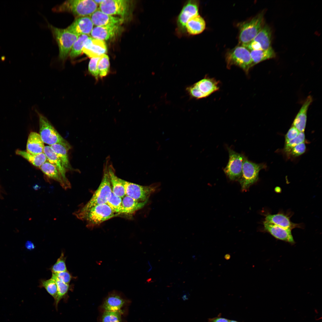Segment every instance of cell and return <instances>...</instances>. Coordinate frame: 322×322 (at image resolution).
<instances>
[{
    "mask_svg": "<svg viewBox=\"0 0 322 322\" xmlns=\"http://www.w3.org/2000/svg\"><path fill=\"white\" fill-rule=\"evenodd\" d=\"M52 278H55L66 284H69L72 279L76 277L73 276L67 270L58 273H52Z\"/></svg>",
    "mask_w": 322,
    "mask_h": 322,
    "instance_id": "obj_40",
    "label": "cell"
},
{
    "mask_svg": "<svg viewBox=\"0 0 322 322\" xmlns=\"http://www.w3.org/2000/svg\"><path fill=\"white\" fill-rule=\"evenodd\" d=\"M39 287L44 288L54 298H56L57 294V286L56 281L52 278L49 279H41L39 281Z\"/></svg>",
    "mask_w": 322,
    "mask_h": 322,
    "instance_id": "obj_34",
    "label": "cell"
},
{
    "mask_svg": "<svg viewBox=\"0 0 322 322\" xmlns=\"http://www.w3.org/2000/svg\"><path fill=\"white\" fill-rule=\"evenodd\" d=\"M89 37L87 35H82L78 37L73 44L69 53L71 59H74L81 54L85 41Z\"/></svg>",
    "mask_w": 322,
    "mask_h": 322,
    "instance_id": "obj_33",
    "label": "cell"
},
{
    "mask_svg": "<svg viewBox=\"0 0 322 322\" xmlns=\"http://www.w3.org/2000/svg\"><path fill=\"white\" fill-rule=\"evenodd\" d=\"M305 136L304 132H300L298 135L294 139L285 143L284 151L289 154L292 149L296 145L305 142Z\"/></svg>",
    "mask_w": 322,
    "mask_h": 322,
    "instance_id": "obj_38",
    "label": "cell"
},
{
    "mask_svg": "<svg viewBox=\"0 0 322 322\" xmlns=\"http://www.w3.org/2000/svg\"><path fill=\"white\" fill-rule=\"evenodd\" d=\"M230 320L221 316V315L219 314L217 317L211 318H209L208 319V322H229Z\"/></svg>",
    "mask_w": 322,
    "mask_h": 322,
    "instance_id": "obj_44",
    "label": "cell"
},
{
    "mask_svg": "<svg viewBox=\"0 0 322 322\" xmlns=\"http://www.w3.org/2000/svg\"><path fill=\"white\" fill-rule=\"evenodd\" d=\"M300 132L294 126H292L285 135V143L296 137Z\"/></svg>",
    "mask_w": 322,
    "mask_h": 322,
    "instance_id": "obj_43",
    "label": "cell"
},
{
    "mask_svg": "<svg viewBox=\"0 0 322 322\" xmlns=\"http://www.w3.org/2000/svg\"><path fill=\"white\" fill-rule=\"evenodd\" d=\"M264 167V164L252 162L245 157L243 165L242 175L238 180L242 191H247L251 185L257 181L259 171Z\"/></svg>",
    "mask_w": 322,
    "mask_h": 322,
    "instance_id": "obj_10",
    "label": "cell"
},
{
    "mask_svg": "<svg viewBox=\"0 0 322 322\" xmlns=\"http://www.w3.org/2000/svg\"><path fill=\"white\" fill-rule=\"evenodd\" d=\"M56 281L57 286V294L55 300V308L58 309V304L61 299H65L68 296L69 290L72 289L71 285L64 283L55 278H52Z\"/></svg>",
    "mask_w": 322,
    "mask_h": 322,
    "instance_id": "obj_32",
    "label": "cell"
},
{
    "mask_svg": "<svg viewBox=\"0 0 322 322\" xmlns=\"http://www.w3.org/2000/svg\"><path fill=\"white\" fill-rule=\"evenodd\" d=\"M39 135L44 143L51 145L59 144L68 150L71 148L69 143L59 134L51 123L44 116L39 113Z\"/></svg>",
    "mask_w": 322,
    "mask_h": 322,
    "instance_id": "obj_4",
    "label": "cell"
},
{
    "mask_svg": "<svg viewBox=\"0 0 322 322\" xmlns=\"http://www.w3.org/2000/svg\"><path fill=\"white\" fill-rule=\"evenodd\" d=\"M45 146L39 134L35 132L29 134L27 143L26 151L32 154L37 155L44 153Z\"/></svg>",
    "mask_w": 322,
    "mask_h": 322,
    "instance_id": "obj_23",
    "label": "cell"
},
{
    "mask_svg": "<svg viewBox=\"0 0 322 322\" xmlns=\"http://www.w3.org/2000/svg\"><path fill=\"white\" fill-rule=\"evenodd\" d=\"M74 215L78 219L86 221L88 226H94L118 214L114 213L107 204H105L96 205L83 212L75 211Z\"/></svg>",
    "mask_w": 322,
    "mask_h": 322,
    "instance_id": "obj_3",
    "label": "cell"
},
{
    "mask_svg": "<svg viewBox=\"0 0 322 322\" xmlns=\"http://www.w3.org/2000/svg\"><path fill=\"white\" fill-rule=\"evenodd\" d=\"M264 24L263 13L240 24L239 41L241 44L246 47L250 43L263 27Z\"/></svg>",
    "mask_w": 322,
    "mask_h": 322,
    "instance_id": "obj_5",
    "label": "cell"
},
{
    "mask_svg": "<svg viewBox=\"0 0 322 322\" xmlns=\"http://www.w3.org/2000/svg\"><path fill=\"white\" fill-rule=\"evenodd\" d=\"M82 51L91 58L106 54L107 48L104 41L89 37L85 41Z\"/></svg>",
    "mask_w": 322,
    "mask_h": 322,
    "instance_id": "obj_15",
    "label": "cell"
},
{
    "mask_svg": "<svg viewBox=\"0 0 322 322\" xmlns=\"http://www.w3.org/2000/svg\"><path fill=\"white\" fill-rule=\"evenodd\" d=\"M49 27L58 44L59 57L64 61L67 57L73 44L78 36L66 29L59 28L51 25Z\"/></svg>",
    "mask_w": 322,
    "mask_h": 322,
    "instance_id": "obj_8",
    "label": "cell"
},
{
    "mask_svg": "<svg viewBox=\"0 0 322 322\" xmlns=\"http://www.w3.org/2000/svg\"><path fill=\"white\" fill-rule=\"evenodd\" d=\"M114 213H121L122 210V198L112 192L106 203Z\"/></svg>",
    "mask_w": 322,
    "mask_h": 322,
    "instance_id": "obj_36",
    "label": "cell"
},
{
    "mask_svg": "<svg viewBox=\"0 0 322 322\" xmlns=\"http://www.w3.org/2000/svg\"><path fill=\"white\" fill-rule=\"evenodd\" d=\"M25 247L27 249L30 250L33 249L35 248L34 244L30 241H28L26 242Z\"/></svg>",
    "mask_w": 322,
    "mask_h": 322,
    "instance_id": "obj_45",
    "label": "cell"
},
{
    "mask_svg": "<svg viewBox=\"0 0 322 322\" xmlns=\"http://www.w3.org/2000/svg\"><path fill=\"white\" fill-rule=\"evenodd\" d=\"M219 82L215 79L205 76L204 78L186 88L190 97L196 99L206 97L218 90Z\"/></svg>",
    "mask_w": 322,
    "mask_h": 322,
    "instance_id": "obj_6",
    "label": "cell"
},
{
    "mask_svg": "<svg viewBox=\"0 0 322 322\" xmlns=\"http://www.w3.org/2000/svg\"><path fill=\"white\" fill-rule=\"evenodd\" d=\"M90 17L93 25L96 26L120 25L123 21L122 18L114 17L106 14L98 8Z\"/></svg>",
    "mask_w": 322,
    "mask_h": 322,
    "instance_id": "obj_18",
    "label": "cell"
},
{
    "mask_svg": "<svg viewBox=\"0 0 322 322\" xmlns=\"http://www.w3.org/2000/svg\"><path fill=\"white\" fill-rule=\"evenodd\" d=\"M227 67L236 65L241 68L247 74L253 66L250 52L242 45L238 46L227 52L226 57Z\"/></svg>",
    "mask_w": 322,
    "mask_h": 322,
    "instance_id": "obj_7",
    "label": "cell"
},
{
    "mask_svg": "<svg viewBox=\"0 0 322 322\" xmlns=\"http://www.w3.org/2000/svg\"><path fill=\"white\" fill-rule=\"evenodd\" d=\"M231 257L230 255L229 254H227L225 255L224 256V258L226 260H229Z\"/></svg>",
    "mask_w": 322,
    "mask_h": 322,
    "instance_id": "obj_46",
    "label": "cell"
},
{
    "mask_svg": "<svg viewBox=\"0 0 322 322\" xmlns=\"http://www.w3.org/2000/svg\"><path fill=\"white\" fill-rule=\"evenodd\" d=\"M148 201L139 202L126 195L122 198V210L121 213L127 214L133 213L143 208Z\"/></svg>",
    "mask_w": 322,
    "mask_h": 322,
    "instance_id": "obj_27",
    "label": "cell"
},
{
    "mask_svg": "<svg viewBox=\"0 0 322 322\" xmlns=\"http://www.w3.org/2000/svg\"><path fill=\"white\" fill-rule=\"evenodd\" d=\"M199 1L191 0L186 1L176 19L175 33L180 38L186 35L185 25L187 22L192 17L199 14Z\"/></svg>",
    "mask_w": 322,
    "mask_h": 322,
    "instance_id": "obj_9",
    "label": "cell"
},
{
    "mask_svg": "<svg viewBox=\"0 0 322 322\" xmlns=\"http://www.w3.org/2000/svg\"><path fill=\"white\" fill-rule=\"evenodd\" d=\"M108 164L107 160L104 167L102 179L97 189L89 201L76 211L83 212L96 205L107 203L112 192L108 169Z\"/></svg>",
    "mask_w": 322,
    "mask_h": 322,
    "instance_id": "obj_1",
    "label": "cell"
},
{
    "mask_svg": "<svg viewBox=\"0 0 322 322\" xmlns=\"http://www.w3.org/2000/svg\"><path fill=\"white\" fill-rule=\"evenodd\" d=\"M265 221L286 229H292L298 227V225L292 222L288 217L282 214H268Z\"/></svg>",
    "mask_w": 322,
    "mask_h": 322,
    "instance_id": "obj_28",
    "label": "cell"
},
{
    "mask_svg": "<svg viewBox=\"0 0 322 322\" xmlns=\"http://www.w3.org/2000/svg\"><path fill=\"white\" fill-rule=\"evenodd\" d=\"M312 101L311 96L307 97L293 121L292 126L300 132H304L305 131L308 109Z\"/></svg>",
    "mask_w": 322,
    "mask_h": 322,
    "instance_id": "obj_21",
    "label": "cell"
},
{
    "mask_svg": "<svg viewBox=\"0 0 322 322\" xmlns=\"http://www.w3.org/2000/svg\"><path fill=\"white\" fill-rule=\"evenodd\" d=\"M63 162L66 170L72 169L68 157V150L65 146L59 144H55L50 146Z\"/></svg>",
    "mask_w": 322,
    "mask_h": 322,
    "instance_id": "obj_31",
    "label": "cell"
},
{
    "mask_svg": "<svg viewBox=\"0 0 322 322\" xmlns=\"http://www.w3.org/2000/svg\"><path fill=\"white\" fill-rule=\"evenodd\" d=\"M205 22L199 14L190 18L185 25L186 35H194L202 33L205 30Z\"/></svg>",
    "mask_w": 322,
    "mask_h": 322,
    "instance_id": "obj_24",
    "label": "cell"
},
{
    "mask_svg": "<svg viewBox=\"0 0 322 322\" xmlns=\"http://www.w3.org/2000/svg\"><path fill=\"white\" fill-rule=\"evenodd\" d=\"M108 169L112 192L116 195L123 198L126 195L124 187L120 178L116 175L112 165L108 164Z\"/></svg>",
    "mask_w": 322,
    "mask_h": 322,
    "instance_id": "obj_26",
    "label": "cell"
},
{
    "mask_svg": "<svg viewBox=\"0 0 322 322\" xmlns=\"http://www.w3.org/2000/svg\"><path fill=\"white\" fill-rule=\"evenodd\" d=\"M229 160L224 171L227 176L232 181H238L240 178L243 165L246 157L227 147Z\"/></svg>",
    "mask_w": 322,
    "mask_h": 322,
    "instance_id": "obj_12",
    "label": "cell"
},
{
    "mask_svg": "<svg viewBox=\"0 0 322 322\" xmlns=\"http://www.w3.org/2000/svg\"><path fill=\"white\" fill-rule=\"evenodd\" d=\"M306 150L305 142L303 143L293 147L288 154L293 157H298L304 154Z\"/></svg>",
    "mask_w": 322,
    "mask_h": 322,
    "instance_id": "obj_42",
    "label": "cell"
},
{
    "mask_svg": "<svg viewBox=\"0 0 322 322\" xmlns=\"http://www.w3.org/2000/svg\"><path fill=\"white\" fill-rule=\"evenodd\" d=\"M93 24L89 16L77 17L66 29L69 32L79 36L90 33Z\"/></svg>",
    "mask_w": 322,
    "mask_h": 322,
    "instance_id": "obj_16",
    "label": "cell"
},
{
    "mask_svg": "<svg viewBox=\"0 0 322 322\" xmlns=\"http://www.w3.org/2000/svg\"><path fill=\"white\" fill-rule=\"evenodd\" d=\"M16 154L23 157L34 166L39 168L47 160L46 156L44 153L37 154H32L27 151L19 149L16 151Z\"/></svg>",
    "mask_w": 322,
    "mask_h": 322,
    "instance_id": "obj_30",
    "label": "cell"
},
{
    "mask_svg": "<svg viewBox=\"0 0 322 322\" xmlns=\"http://www.w3.org/2000/svg\"><path fill=\"white\" fill-rule=\"evenodd\" d=\"M100 57L91 58L88 65L89 72L97 80L99 77L97 68V64Z\"/></svg>",
    "mask_w": 322,
    "mask_h": 322,
    "instance_id": "obj_41",
    "label": "cell"
},
{
    "mask_svg": "<svg viewBox=\"0 0 322 322\" xmlns=\"http://www.w3.org/2000/svg\"><path fill=\"white\" fill-rule=\"evenodd\" d=\"M121 317L119 311L105 310L102 316V322H121Z\"/></svg>",
    "mask_w": 322,
    "mask_h": 322,
    "instance_id": "obj_39",
    "label": "cell"
},
{
    "mask_svg": "<svg viewBox=\"0 0 322 322\" xmlns=\"http://www.w3.org/2000/svg\"><path fill=\"white\" fill-rule=\"evenodd\" d=\"M120 25L95 26L91 33L92 38L102 41L114 37L119 31Z\"/></svg>",
    "mask_w": 322,
    "mask_h": 322,
    "instance_id": "obj_22",
    "label": "cell"
},
{
    "mask_svg": "<svg viewBox=\"0 0 322 322\" xmlns=\"http://www.w3.org/2000/svg\"><path fill=\"white\" fill-rule=\"evenodd\" d=\"M125 301V298L121 293L114 291L110 292L106 297L102 306L105 310L119 311Z\"/></svg>",
    "mask_w": 322,
    "mask_h": 322,
    "instance_id": "obj_20",
    "label": "cell"
},
{
    "mask_svg": "<svg viewBox=\"0 0 322 322\" xmlns=\"http://www.w3.org/2000/svg\"><path fill=\"white\" fill-rule=\"evenodd\" d=\"M39 168L46 176L58 182L64 189L71 188L69 181L65 180L55 167L48 161H46Z\"/></svg>",
    "mask_w": 322,
    "mask_h": 322,
    "instance_id": "obj_19",
    "label": "cell"
},
{
    "mask_svg": "<svg viewBox=\"0 0 322 322\" xmlns=\"http://www.w3.org/2000/svg\"><path fill=\"white\" fill-rule=\"evenodd\" d=\"M264 230L275 238L291 244L295 241L291 233V230L286 229L265 221L264 222Z\"/></svg>",
    "mask_w": 322,
    "mask_h": 322,
    "instance_id": "obj_17",
    "label": "cell"
},
{
    "mask_svg": "<svg viewBox=\"0 0 322 322\" xmlns=\"http://www.w3.org/2000/svg\"><path fill=\"white\" fill-rule=\"evenodd\" d=\"M272 31L267 25L264 26L246 47L249 50H265L271 46Z\"/></svg>",
    "mask_w": 322,
    "mask_h": 322,
    "instance_id": "obj_13",
    "label": "cell"
},
{
    "mask_svg": "<svg viewBox=\"0 0 322 322\" xmlns=\"http://www.w3.org/2000/svg\"><path fill=\"white\" fill-rule=\"evenodd\" d=\"M128 1L125 0H104L99 5L98 9L106 14L123 17L128 12Z\"/></svg>",
    "mask_w": 322,
    "mask_h": 322,
    "instance_id": "obj_14",
    "label": "cell"
},
{
    "mask_svg": "<svg viewBox=\"0 0 322 322\" xmlns=\"http://www.w3.org/2000/svg\"><path fill=\"white\" fill-rule=\"evenodd\" d=\"M95 3L98 5H100L104 0H93Z\"/></svg>",
    "mask_w": 322,
    "mask_h": 322,
    "instance_id": "obj_47",
    "label": "cell"
},
{
    "mask_svg": "<svg viewBox=\"0 0 322 322\" xmlns=\"http://www.w3.org/2000/svg\"><path fill=\"white\" fill-rule=\"evenodd\" d=\"M182 298L183 299V300H185V299H186V298H188L187 297L186 295H185V294L183 296Z\"/></svg>",
    "mask_w": 322,
    "mask_h": 322,
    "instance_id": "obj_48",
    "label": "cell"
},
{
    "mask_svg": "<svg viewBox=\"0 0 322 322\" xmlns=\"http://www.w3.org/2000/svg\"><path fill=\"white\" fill-rule=\"evenodd\" d=\"M250 54L253 66L264 61L274 58L276 56L272 47L265 50H251Z\"/></svg>",
    "mask_w": 322,
    "mask_h": 322,
    "instance_id": "obj_29",
    "label": "cell"
},
{
    "mask_svg": "<svg viewBox=\"0 0 322 322\" xmlns=\"http://www.w3.org/2000/svg\"><path fill=\"white\" fill-rule=\"evenodd\" d=\"M120 179L124 187L126 195L139 202L148 201L149 196L158 186L157 184L143 186Z\"/></svg>",
    "mask_w": 322,
    "mask_h": 322,
    "instance_id": "obj_11",
    "label": "cell"
},
{
    "mask_svg": "<svg viewBox=\"0 0 322 322\" xmlns=\"http://www.w3.org/2000/svg\"><path fill=\"white\" fill-rule=\"evenodd\" d=\"M110 65L108 55L104 54L100 57L97 64L100 77L102 78L107 75L109 71Z\"/></svg>",
    "mask_w": 322,
    "mask_h": 322,
    "instance_id": "obj_35",
    "label": "cell"
},
{
    "mask_svg": "<svg viewBox=\"0 0 322 322\" xmlns=\"http://www.w3.org/2000/svg\"><path fill=\"white\" fill-rule=\"evenodd\" d=\"M44 153L46 155L47 160L53 165L61 174L64 178L66 181H69L66 174V169L63 162L50 146H45Z\"/></svg>",
    "mask_w": 322,
    "mask_h": 322,
    "instance_id": "obj_25",
    "label": "cell"
},
{
    "mask_svg": "<svg viewBox=\"0 0 322 322\" xmlns=\"http://www.w3.org/2000/svg\"><path fill=\"white\" fill-rule=\"evenodd\" d=\"M229 322H240L236 321L234 320H230Z\"/></svg>",
    "mask_w": 322,
    "mask_h": 322,
    "instance_id": "obj_49",
    "label": "cell"
},
{
    "mask_svg": "<svg viewBox=\"0 0 322 322\" xmlns=\"http://www.w3.org/2000/svg\"><path fill=\"white\" fill-rule=\"evenodd\" d=\"M97 9V5L93 0H70L55 7L53 10L55 12H68L78 17L90 16Z\"/></svg>",
    "mask_w": 322,
    "mask_h": 322,
    "instance_id": "obj_2",
    "label": "cell"
},
{
    "mask_svg": "<svg viewBox=\"0 0 322 322\" xmlns=\"http://www.w3.org/2000/svg\"><path fill=\"white\" fill-rule=\"evenodd\" d=\"M66 258L62 251L60 257L49 268L52 273H58L67 270L66 263Z\"/></svg>",
    "mask_w": 322,
    "mask_h": 322,
    "instance_id": "obj_37",
    "label": "cell"
}]
</instances>
